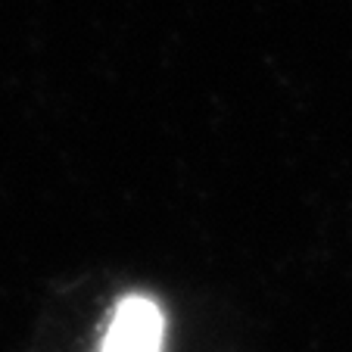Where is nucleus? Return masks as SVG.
I'll return each mask as SVG.
<instances>
[{"mask_svg":"<svg viewBox=\"0 0 352 352\" xmlns=\"http://www.w3.org/2000/svg\"><path fill=\"white\" fill-rule=\"evenodd\" d=\"M166 343V315L160 302L144 293H128L119 299L100 352H162Z\"/></svg>","mask_w":352,"mask_h":352,"instance_id":"nucleus-1","label":"nucleus"}]
</instances>
